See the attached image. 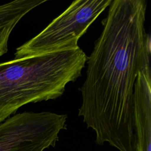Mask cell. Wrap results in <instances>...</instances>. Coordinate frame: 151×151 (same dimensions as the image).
Wrapping results in <instances>:
<instances>
[{"label": "cell", "mask_w": 151, "mask_h": 151, "mask_svg": "<svg viewBox=\"0 0 151 151\" xmlns=\"http://www.w3.org/2000/svg\"><path fill=\"white\" fill-rule=\"evenodd\" d=\"M112 0H76L42 31L19 47L14 59L79 48L78 41Z\"/></svg>", "instance_id": "3957f363"}, {"label": "cell", "mask_w": 151, "mask_h": 151, "mask_svg": "<svg viewBox=\"0 0 151 151\" xmlns=\"http://www.w3.org/2000/svg\"><path fill=\"white\" fill-rule=\"evenodd\" d=\"M66 114L24 111L0 123V151H44L67 129Z\"/></svg>", "instance_id": "277c9868"}, {"label": "cell", "mask_w": 151, "mask_h": 151, "mask_svg": "<svg viewBox=\"0 0 151 151\" xmlns=\"http://www.w3.org/2000/svg\"><path fill=\"white\" fill-rule=\"evenodd\" d=\"M133 116L136 151H151L150 63L137 74L134 87Z\"/></svg>", "instance_id": "5b68a950"}, {"label": "cell", "mask_w": 151, "mask_h": 151, "mask_svg": "<svg viewBox=\"0 0 151 151\" xmlns=\"http://www.w3.org/2000/svg\"><path fill=\"white\" fill-rule=\"evenodd\" d=\"M87 60L79 47L0 63V123L23 106L61 97L81 76Z\"/></svg>", "instance_id": "7a4b0ae2"}, {"label": "cell", "mask_w": 151, "mask_h": 151, "mask_svg": "<svg viewBox=\"0 0 151 151\" xmlns=\"http://www.w3.org/2000/svg\"><path fill=\"white\" fill-rule=\"evenodd\" d=\"M146 8L145 0H112L78 88V116L94 131L97 144L119 151H136L134 87L139 71L150 63Z\"/></svg>", "instance_id": "6da1fadb"}, {"label": "cell", "mask_w": 151, "mask_h": 151, "mask_svg": "<svg viewBox=\"0 0 151 151\" xmlns=\"http://www.w3.org/2000/svg\"><path fill=\"white\" fill-rule=\"evenodd\" d=\"M46 0H14L0 4V57L8 51L10 35L19 21Z\"/></svg>", "instance_id": "8992f818"}]
</instances>
